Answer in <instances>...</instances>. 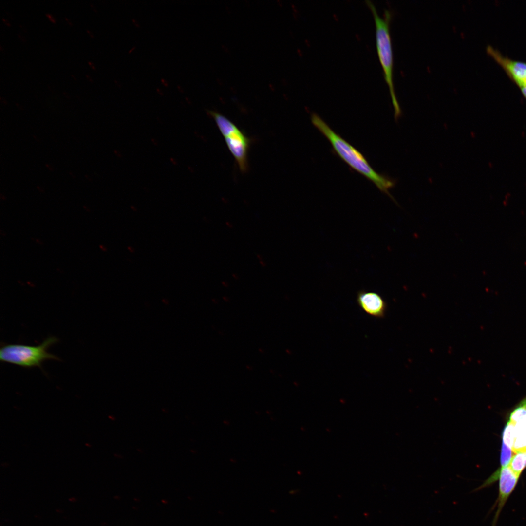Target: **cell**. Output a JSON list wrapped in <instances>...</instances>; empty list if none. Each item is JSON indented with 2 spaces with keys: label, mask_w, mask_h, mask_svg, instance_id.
<instances>
[{
  "label": "cell",
  "mask_w": 526,
  "mask_h": 526,
  "mask_svg": "<svg viewBox=\"0 0 526 526\" xmlns=\"http://www.w3.org/2000/svg\"><path fill=\"white\" fill-rule=\"evenodd\" d=\"M88 63H89V65H90V66H91V67H92V68H93V69H94V66H93V65L92 63H91V62L88 61Z\"/></svg>",
  "instance_id": "obj_18"
},
{
  "label": "cell",
  "mask_w": 526,
  "mask_h": 526,
  "mask_svg": "<svg viewBox=\"0 0 526 526\" xmlns=\"http://www.w3.org/2000/svg\"><path fill=\"white\" fill-rule=\"evenodd\" d=\"M311 120L313 125L329 140L334 150L343 160L351 168L373 182L381 192L396 202L389 190L395 185L396 180L376 172L360 152L334 132L318 114L312 113Z\"/></svg>",
  "instance_id": "obj_1"
},
{
  "label": "cell",
  "mask_w": 526,
  "mask_h": 526,
  "mask_svg": "<svg viewBox=\"0 0 526 526\" xmlns=\"http://www.w3.org/2000/svg\"><path fill=\"white\" fill-rule=\"evenodd\" d=\"M518 86L519 87L523 95L526 99V85H520Z\"/></svg>",
  "instance_id": "obj_12"
},
{
  "label": "cell",
  "mask_w": 526,
  "mask_h": 526,
  "mask_svg": "<svg viewBox=\"0 0 526 526\" xmlns=\"http://www.w3.org/2000/svg\"><path fill=\"white\" fill-rule=\"evenodd\" d=\"M516 453L512 457L509 466L512 470L520 476L526 467V452Z\"/></svg>",
  "instance_id": "obj_9"
},
{
  "label": "cell",
  "mask_w": 526,
  "mask_h": 526,
  "mask_svg": "<svg viewBox=\"0 0 526 526\" xmlns=\"http://www.w3.org/2000/svg\"><path fill=\"white\" fill-rule=\"evenodd\" d=\"M223 135L240 170L243 172L246 171L248 168L247 152L250 143L249 138L235 125Z\"/></svg>",
  "instance_id": "obj_4"
},
{
  "label": "cell",
  "mask_w": 526,
  "mask_h": 526,
  "mask_svg": "<svg viewBox=\"0 0 526 526\" xmlns=\"http://www.w3.org/2000/svg\"><path fill=\"white\" fill-rule=\"evenodd\" d=\"M46 16L50 19V20H51V22L53 23H56V19L55 17H53V16L48 13L46 14Z\"/></svg>",
  "instance_id": "obj_13"
},
{
  "label": "cell",
  "mask_w": 526,
  "mask_h": 526,
  "mask_svg": "<svg viewBox=\"0 0 526 526\" xmlns=\"http://www.w3.org/2000/svg\"><path fill=\"white\" fill-rule=\"evenodd\" d=\"M487 52L506 71L509 77L517 85H526V63L504 56L499 51L488 46Z\"/></svg>",
  "instance_id": "obj_6"
},
{
  "label": "cell",
  "mask_w": 526,
  "mask_h": 526,
  "mask_svg": "<svg viewBox=\"0 0 526 526\" xmlns=\"http://www.w3.org/2000/svg\"><path fill=\"white\" fill-rule=\"evenodd\" d=\"M512 453L513 451L511 449L502 442L500 455V463L501 467H507L509 465L510 461L513 457Z\"/></svg>",
  "instance_id": "obj_11"
},
{
  "label": "cell",
  "mask_w": 526,
  "mask_h": 526,
  "mask_svg": "<svg viewBox=\"0 0 526 526\" xmlns=\"http://www.w3.org/2000/svg\"><path fill=\"white\" fill-rule=\"evenodd\" d=\"M57 342L56 337L50 336L38 346L4 344L0 349V360L23 368H41L45 360H59L56 356L47 351L51 346Z\"/></svg>",
  "instance_id": "obj_3"
},
{
  "label": "cell",
  "mask_w": 526,
  "mask_h": 526,
  "mask_svg": "<svg viewBox=\"0 0 526 526\" xmlns=\"http://www.w3.org/2000/svg\"></svg>",
  "instance_id": "obj_20"
},
{
  "label": "cell",
  "mask_w": 526,
  "mask_h": 526,
  "mask_svg": "<svg viewBox=\"0 0 526 526\" xmlns=\"http://www.w3.org/2000/svg\"><path fill=\"white\" fill-rule=\"evenodd\" d=\"M365 1L371 9L374 18L377 54L383 70L385 80L389 87L394 109V117L395 120H397L401 116L402 111L395 95L393 80V54L390 33L392 13L390 10L386 9L383 16L381 17L371 1Z\"/></svg>",
  "instance_id": "obj_2"
},
{
  "label": "cell",
  "mask_w": 526,
  "mask_h": 526,
  "mask_svg": "<svg viewBox=\"0 0 526 526\" xmlns=\"http://www.w3.org/2000/svg\"><path fill=\"white\" fill-rule=\"evenodd\" d=\"M1 19H2V21H3V22H4V23H5V24H6V25H7V26H11V24H10V23L9 21H8V20H7V19H5V18H3V17H2V18H1Z\"/></svg>",
  "instance_id": "obj_14"
},
{
  "label": "cell",
  "mask_w": 526,
  "mask_h": 526,
  "mask_svg": "<svg viewBox=\"0 0 526 526\" xmlns=\"http://www.w3.org/2000/svg\"><path fill=\"white\" fill-rule=\"evenodd\" d=\"M86 77H87V78H88V79L89 80V81H90V80L91 81H92V80H91V77H90V76H89V75H86Z\"/></svg>",
  "instance_id": "obj_19"
},
{
  "label": "cell",
  "mask_w": 526,
  "mask_h": 526,
  "mask_svg": "<svg viewBox=\"0 0 526 526\" xmlns=\"http://www.w3.org/2000/svg\"><path fill=\"white\" fill-rule=\"evenodd\" d=\"M65 19L70 25H72V23L71 22L70 20H69L67 18L65 17Z\"/></svg>",
  "instance_id": "obj_16"
},
{
  "label": "cell",
  "mask_w": 526,
  "mask_h": 526,
  "mask_svg": "<svg viewBox=\"0 0 526 526\" xmlns=\"http://www.w3.org/2000/svg\"><path fill=\"white\" fill-rule=\"evenodd\" d=\"M18 36L22 41H26V39L24 36H22L20 34H18Z\"/></svg>",
  "instance_id": "obj_15"
},
{
  "label": "cell",
  "mask_w": 526,
  "mask_h": 526,
  "mask_svg": "<svg viewBox=\"0 0 526 526\" xmlns=\"http://www.w3.org/2000/svg\"><path fill=\"white\" fill-rule=\"evenodd\" d=\"M86 31H87V33H88V34H89V35H90V36H91V37L92 38H93V37H94V36H93V34H92L91 33V31H90V30H88V29H87V30Z\"/></svg>",
  "instance_id": "obj_17"
},
{
  "label": "cell",
  "mask_w": 526,
  "mask_h": 526,
  "mask_svg": "<svg viewBox=\"0 0 526 526\" xmlns=\"http://www.w3.org/2000/svg\"><path fill=\"white\" fill-rule=\"evenodd\" d=\"M356 301L359 307L370 316L376 318H382L385 316L387 304L378 293L362 290L359 291Z\"/></svg>",
  "instance_id": "obj_7"
},
{
  "label": "cell",
  "mask_w": 526,
  "mask_h": 526,
  "mask_svg": "<svg viewBox=\"0 0 526 526\" xmlns=\"http://www.w3.org/2000/svg\"><path fill=\"white\" fill-rule=\"evenodd\" d=\"M514 429L515 436L511 450L514 453L526 452V429L520 430Z\"/></svg>",
  "instance_id": "obj_8"
},
{
  "label": "cell",
  "mask_w": 526,
  "mask_h": 526,
  "mask_svg": "<svg viewBox=\"0 0 526 526\" xmlns=\"http://www.w3.org/2000/svg\"><path fill=\"white\" fill-rule=\"evenodd\" d=\"M496 478L499 479V493L497 502L496 511L492 521V526H496V523L505 504L510 497L517 484L519 476L516 474L509 466L501 467L493 473Z\"/></svg>",
  "instance_id": "obj_5"
},
{
  "label": "cell",
  "mask_w": 526,
  "mask_h": 526,
  "mask_svg": "<svg viewBox=\"0 0 526 526\" xmlns=\"http://www.w3.org/2000/svg\"><path fill=\"white\" fill-rule=\"evenodd\" d=\"M515 436L513 424L508 421L505 427L502 436L503 443L511 449Z\"/></svg>",
  "instance_id": "obj_10"
}]
</instances>
